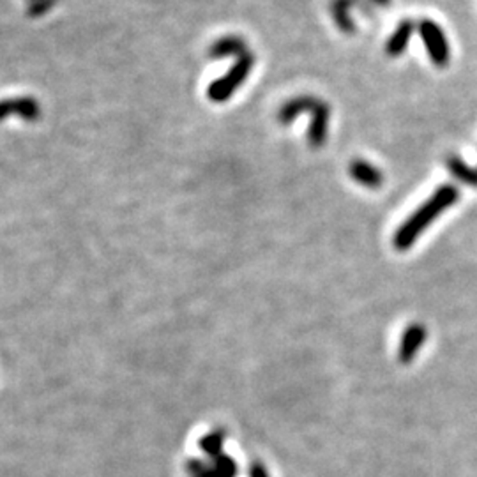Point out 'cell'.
<instances>
[{"label":"cell","instance_id":"cell-1","mask_svg":"<svg viewBox=\"0 0 477 477\" xmlns=\"http://www.w3.org/2000/svg\"><path fill=\"white\" fill-rule=\"evenodd\" d=\"M459 200L458 187L452 184H442L438 189L434 191V195L429 196L421 207L414 210L400 228L396 230L393 237V244L398 251H407L414 246L415 238L434 223L444 210L451 209Z\"/></svg>","mask_w":477,"mask_h":477},{"label":"cell","instance_id":"cell-2","mask_svg":"<svg viewBox=\"0 0 477 477\" xmlns=\"http://www.w3.org/2000/svg\"><path fill=\"white\" fill-rule=\"evenodd\" d=\"M417 32L424 43L426 53L435 67H448L451 60V46L445 37L444 29L434 20H421L417 23Z\"/></svg>","mask_w":477,"mask_h":477},{"label":"cell","instance_id":"cell-3","mask_svg":"<svg viewBox=\"0 0 477 477\" xmlns=\"http://www.w3.org/2000/svg\"><path fill=\"white\" fill-rule=\"evenodd\" d=\"M349 175L356 180L361 186L368 187V189H380L384 184V173L380 168L371 165L366 159H354L349 165Z\"/></svg>","mask_w":477,"mask_h":477},{"label":"cell","instance_id":"cell-4","mask_svg":"<svg viewBox=\"0 0 477 477\" xmlns=\"http://www.w3.org/2000/svg\"><path fill=\"white\" fill-rule=\"evenodd\" d=\"M426 342V327L422 323H410L407 329L403 330V336H401L400 343V352L398 357L403 364L412 363V359L415 357V354L419 352L422 345Z\"/></svg>","mask_w":477,"mask_h":477},{"label":"cell","instance_id":"cell-5","mask_svg":"<svg viewBox=\"0 0 477 477\" xmlns=\"http://www.w3.org/2000/svg\"><path fill=\"white\" fill-rule=\"evenodd\" d=\"M417 30V25L415 22H412L410 18H405L398 23V27L394 29V32L391 34L389 39L386 43V53L393 59H398V57L403 55L407 52L408 43H410L412 36Z\"/></svg>","mask_w":477,"mask_h":477},{"label":"cell","instance_id":"cell-6","mask_svg":"<svg viewBox=\"0 0 477 477\" xmlns=\"http://www.w3.org/2000/svg\"><path fill=\"white\" fill-rule=\"evenodd\" d=\"M329 117H330V110L325 103H320L315 107L313 110V121L311 126H309V133H308V140L309 145L315 149L322 147L323 142L327 138V128H329Z\"/></svg>","mask_w":477,"mask_h":477},{"label":"cell","instance_id":"cell-7","mask_svg":"<svg viewBox=\"0 0 477 477\" xmlns=\"http://www.w3.org/2000/svg\"><path fill=\"white\" fill-rule=\"evenodd\" d=\"M361 4V0H332L330 2V13H332L334 23L345 34H356L357 27L354 18L350 16V9Z\"/></svg>","mask_w":477,"mask_h":477},{"label":"cell","instance_id":"cell-8","mask_svg":"<svg viewBox=\"0 0 477 477\" xmlns=\"http://www.w3.org/2000/svg\"><path fill=\"white\" fill-rule=\"evenodd\" d=\"M445 166H448V170L451 172V175L455 177V179H458L459 182L477 189V168L470 166L469 163H465L456 154L449 156V158L445 159Z\"/></svg>","mask_w":477,"mask_h":477},{"label":"cell","instance_id":"cell-9","mask_svg":"<svg viewBox=\"0 0 477 477\" xmlns=\"http://www.w3.org/2000/svg\"><path fill=\"white\" fill-rule=\"evenodd\" d=\"M318 105V101L315 100V98H297V100L290 101V103H286L285 107H283L281 110V122H290L294 121L295 117H297L299 114H302V112H313L315 110V107Z\"/></svg>","mask_w":477,"mask_h":477},{"label":"cell","instance_id":"cell-10","mask_svg":"<svg viewBox=\"0 0 477 477\" xmlns=\"http://www.w3.org/2000/svg\"><path fill=\"white\" fill-rule=\"evenodd\" d=\"M373 6H380V8H387L391 4V0H370Z\"/></svg>","mask_w":477,"mask_h":477}]
</instances>
